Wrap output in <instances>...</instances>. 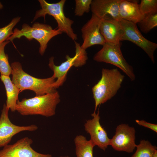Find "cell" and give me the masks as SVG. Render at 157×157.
<instances>
[{
  "label": "cell",
  "instance_id": "obj_1",
  "mask_svg": "<svg viewBox=\"0 0 157 157\" xmlns=\"http://www.w3.org/2000/svg\"><path fill=\"white\" fill-rule=\"evenodd\" d=\"M60 101V95L56 91L31 98H24L21 101L18 100L15 110L23 116L40 115L50 117L56 114V106Z\"/></svg>",
  "mask_w": 157,
  "mask_h": 157
},
{
  "label": "cell",
  "instance_id": "obj_2",
  "mask_svg": "<svg viewBox=\"0 0 157 157\" xmlns=\"http://www.w3.org/2000/svg\"><path fill=\"white\" fill-rule=\"evenodd\" d=\"M12 69V81L20 90L33 91L36 96H41L56 91L53 86L56 79L52 76L47 78L34 77L23 70L19 62H14L11 65Z\"/></svg>",
  "mask_w": 157,
  "mask_h": 157
},
{
  "label": "cell",
  "instance_id": "obj_3",
  "mask_svg": "<svg viewBox=\"0 0 157 157\" xmlns=\"http://www.w3.org/2000/svg\"><path fill=\"white\" fill-rule=\"evenodd\" d=\"M100 79L92 88L96 113L98 106L114 96L121 87L124 76L117 68H103Z\"/></svg>",
  "mask_w": 157,
  "mask_h": 157
},
{
  "label": "cell",
  "instance_id": "obj_4",
  "mask_svg": "<svg viewBox=\"0 0 157 157\" xmlns=\"http://www.w3.org/2000/svg\"><path fill=\"white\" fill-rule=\"evenodd\" d=\"M62 33L58 29H53L50 26L47 24L37 22L31 26L27 24H24L21 29H14L13 34L6 40L13 42L14 39H19L22 36L25 37L29 41L34 39L40 44L39 52L42 56L49 41L53 37Z\"/></svg>",
  "mask_w": 157,
  "mask_h": 157
},
{
  "label": "cell",
  "instance_id": "obj_5",
  "mask_svg": "<svg viewBox=\"0 0 157 157\" xmlns=\"http://www.w3.org/2000/svg\"><path fill=\"white\" fill-rule=\"evenodd\" d=\"M41 9L36 11L32 22L40 17H43L45 20L46 15L52 16L58 23L57 28L62 33H65L69 38L75 41L77 39V35L74 33L72 25L74 21L66 17L63 8L65 0H61L55 3H49L44 0H39Z\"/></svg>",
  "mask_w": 157,
  "mask_h": 157
},
{
  "label": "cell",
  "instance_id": "obj_6",
  "mask_svg": "<svg viewBox=\"0 0 157 157\" xmlns=\"http://www.w3.org/2000/svg\"><path fill=\"white\" fill-rule=\"evenodd\" d=\"M74 42L76 50L74 56L71 57L66 55V60L58 66L54 64L53 57H51L49 59L48 65L53 72L52 76L56 79L53 84L55 89L63 85L67 79V73L71 67H81L85 64L88 60L85 50L81 48L79 43L75 41Z\"/></svg>",
  "mask_w": 157,
  "mask_h": 157
},
{
  "label": "cell",
  "instance_id": "obj_7",
  "mask_svg": "<svg viewBox=\"0 0 157 157\" xmlns=\"http://www.w3.org/2000/svg\"><path fill=\"white\" fill-rule=\"evenodd\" d=\"M93 60L97 62H104L115 66L124 72L131 81H133L135 79L133 67L124 57L120 43L113 44L105 43L102 49L94 55Z\"/></svg>",
  "mask_w": 157,
  "mask_h": 157
},
{
  "label": "cell",
  "instance_id": "obj_8",
  "mask_svg": "<svg viewBox=\"0 0 157 157\" xmlns=\"http://www.w3.org/2000/svg\"><path fill=\"white\" fill-rule=\"evenodd\" d=\"M120 21L123 30L121 41H129L136 45L145 51L154 63V53L157 48V44L145 38L138 30L136 24L123 19Z\"/></svg>",
  "mask_w": 157,
  "mask_h": 157
},
{
  "label": "cell",
  "instance_id": "obj_9",
  "mask_svg": "<svg viewBox=\"0 0 157 157\" xmlns=\"http://www.w3.org/2000/svg\"><path fill=\"white\" fill-rule=\"evenodd\" d=\"M9 110L6 104H4L0 116V147L8 145L13 137L21 132L34 131L38 128L37 125L34 124L19 126L14 124L9 118Z\"/></svg>",
  "mask_w": 157,
  "mask_h": 157
},
{
  "label": "cell",
  "instance_id": "obj_10",
  "mask_svg": "<svg viewBox=\"0 0 157 157\" xmlns=\"http://www.w3.org/2000/svg\"><path fill=\"white\" fill-rule=\"evenodd\" d=\"M135 129L126 124L118 125L115 135L110 139V145L117 151L132 152L136 144H135Z\"/></svg>",
  "mask_w": 157,
  "mask_h": 157
},
{
  "label": "cell",
  "instance_id": "obj_11",
  "mask_svg": "<svg viewBox=\"0 0 157 157\" xmlns=\"http://www.w3.org/2000/svg\"><path fill=\"white\" fill-rule=\"evenodd\" d=\"M32 140L25 137L12 145H7L0 150V157H52L50 154L36 151L31 147Z\"/></svg>",
  "mask_w": 157,
  "mask_h": 157
},
{
  "label": "cell",
  "instance_id": "obj_12",
  "mask_svg": "<svg viewBox=\"0 0 157 157\" xmlns=\"http://www.w3.org/2000/svg\"><path fill=\"white\" fill-rule=\"evenodd\" d=\"M102 18L92 13L90 19L81 29L83 42L82 49L85 50L88 47L96 44L103 45L105 41L100 31V26Z\"/></svg>",
  "mask_w": 157,
  "mask_h": 157
},
{
  "label": "cell",
  "instance_id": "obj_13",
  "mask_svg": "<svg viewBox=\"0 0 157 157\" xmlns=\"http://www.w3.org/2000/svg\"><path fill=\"white\" fill-rule=\"evenodd\" d=\"M99 112L91 114L93 118L86 121L84 124L85 129L90 136V140L94 145L105 151L110 145V140L107 133L99 122Z\"/></svg>",
  "mask_w": 157,
  "mask_h": 157
},
{
  "label": "cell",
  "instance_id": "obj_14",
  "mask_svg": "<svg viewBox=\"0 0 157 157\" xmlns=\"http://www.w3.org/2000/svg\"><path fill=\"white\" fill-rule=\"evenodd\" d=\"M99 29L106 43L113 44L120 43L123 32L120 21L110 16H106L102 18Z\"/></svg>",
  "mask_w": 157,
  "mask_h": 157
},
{
  "label": "cell",
  "instance_id": "obj_15",
  "mask_svg": "<svg viewBox=\"0 0 157 157\" xmlns=\"http://www.w3.org/2000/svg\"><path fill=\"white\" fill-rule=\"evenodd\" d=\"M122 0H93L90 9L92 13L102 18L109 16L117 20L122 19L119 14V7Z\"/></svg>",
  "mask_w": 157,
  "mask_h": 157
},
{
  "label": "cell",
  "instance_id": "obj_16",
  "mask_svg": "<svg viewBox=\"0 0 157 157\" xmlns=\"http://www.w3.org/2000/svg\"><path fill=\"white\" fill-rule=\"evenodd\" d=\"M139 1L122 0L119 7V14L122 19L137 24L144 17L139 9Z\"/></svg>",
  "mask_w": 157,
  "mask_h": 157
},
{
  "label": "cell",
  "instance_id": "obj_17",
  "mask_svg": "<svg viewBox=\"0 0 157 157\" xmlns=\"http://www.w3.org/2000/svg\"><path fill=\"white\" fill-rule=\"evenodd\" d=\"M0 79L3 84L6 93L7 100L6 104L7 109L11 112L16 111L17 101L18 99V95L20 92L19 88L11 80L10 76L1 75Z\"/></svg>",
  "mask_w": 157,
  "mask_h": 157
},
{
  "label": "cell",
  "instance_id": "obj_18",
  "mask_svg": "<svg viewBox=\"0 0 157 157\" xmlns=\"http://www.w3.org/2000/svg\"><path fill=\"white\" fill-rule=\"evenodd\" d=\"M77 157H93V148L95 146L90 140L82 135H77L74 139Z\"/></svg>",
  "mask_w": 157,
  "mask_h": 157
},
{
  "label": "cell",
  "instance_id": "obj_19",
  "mask_svg": "<svg viewBox=\"0 0 157 157\" xmlns=\"http://www.w3.org/2000/svg\"><path fill=\"white\" fill-rule=\"evenodd\" d=\"M137 150L131 157H153L157 147L147 140H142L136 145Z\"/></svg>",
  "mask_w": 157,
  "mask_h": 157
},
{
  "label": "cell",
  "instance_id": "obj_20",
  "mask_svg": "<svg viewBox=\"0 0 157 157\" xmlns=\"http://www.w3.org/2000/svg\"><path fill=\"white\" fill-rule=\"evenodd\" d=\"M10 41L6 40L0 44V73L1 75L10 76L12 74V69L8 61V57L5 52L6 45Z\"/></svg>",
  "mask_w": 157,
  "mask_h": 157
},
{
  "label": "cell",
  "instance_id": "obj_21",
  "mask_svg": "<svg viewBox=\"0 0 157 157\" xmlns=\"http://www.w3.org/2000/svg\"><path fill=\"white\" fill-rule=\"evenodd\" d=\"M141 31L147 34L157 26V13L144 15L138 23Z\"/></svg>",
  "mask_w": 157,
  "mask_h": 157
},
{
  "label": "cell",
  "instance_id": "obj_22",
  "mask_svg": "<svg viewBox=\"0 0 157 157\" xmlns=\"http://www.w3.org/2000/svg\"><path fill=\"white\" fill-rule=\"evenodd\" d=\"M139 7L141 13L143 15L157 13V0H141Z\"/></svg>",
  "mask_w": 157,
  "mask_h": 157
},
{
  "label": "cell",
  "instance_id": "obj_23",
  "mask_svg": "<svg viewBox=\"0 0 157 157\" xmlns=\"http://www.w3.org/2000/svg\"><path fill=\"white\" fill-rule=\"evenodd\" d=\"M19 17L14 18L11 22L5 26L0 28V44L6 40L13 33L12 30L20 20Z\"/></svg>",
  "mask_w": 157,
  "mask_h": 157
},
{
  "label": "cell",
  "instance_id": "obj_24",
  "mask_svg": "<svg viewBox=\"0 0 157 157\" xmlns=\"http://www.w3.org/2000/svg\"><path fill=\"white\" fill-rule=\"evenodd\" d=\"M92 0H75L74 14L75 16H82L85 13H88L90 9Z\"/></svg>",
  "mask_w": 157,
  "mask_h": 157
},
{
  "label": "cell",
  "instance_id": "obj_25",
  "mask_svg": "<svg viewBox=\"0 0 157 157\" xmlns=\"http://www.w3.org/2000/svg\"><path fill=\"white\" fill-rule=\"evenodd\" d=\"M136 122L139 125L149 128L156 133L157 132V125L148 122L144 120H135Z\"/></svg>",
  "mask_w": 157,
  "mask_h": 157
},
{
  "label": "cell",
  "instance_id": "obj_26",
  "mask_svg": "<svg viewBox=\"0 0 157 157\" xmlns=\"http://www.w3.org/2000/svg\"><path fill=\"white\" fill-rule=\"evenodd\" d=\"M153 157H157V151L155 153Z\"/></svg>",
  "mask_w": 157,
  "mask_h": 157
},
{
  "label": "cell",
  "instance_id": "obj_27",
  "mask_svg": "<svg viewBox=\"0 0 157 157\" xmlns=\"http://www.w3.org/2000/svg\"><path fill=\"white\" fill-rule=\"evenodd\" d=\"M3 7V5L1 4V3L0 2V9H2Z\"/></svg>",
  "mask_w": 157,
  "mask_h": 157
},
{
  "label": "cell",
  "instance_id": "obj_28",
  "mask_svg": "<svg viewBox=\"0 0 157 157\" xmlns=\"http://www.w3.org/2000/svg\"><path fill=\"white\" fill-rule=\"evenodd\" d=\"M60 157H69V156H61Z\"/></svg>",
  "mask_w": 157,
  "mask_h": 157
}]
</instances>
